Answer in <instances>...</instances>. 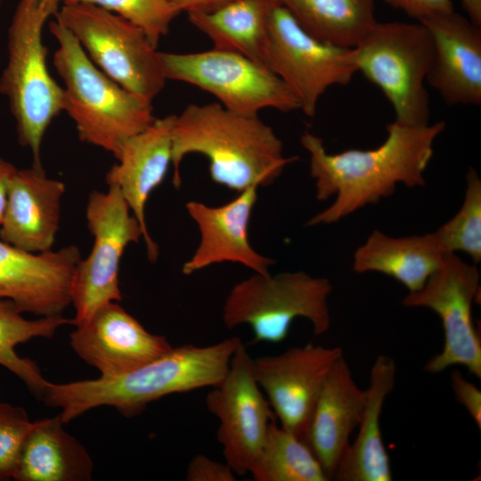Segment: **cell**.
Masks as SVG:
<instances>
[{"mask_svg":"<svg viewBox=\"0 0 481 481\" xmlns=\"http://www.w3.org/2000/svg\"><path fill=\"white\" fill-rule=\"evenodd\" d=\"M418 21L438 13L454 10L452 0H383ZM469 19L481 26V0H461Z\"/></svg>","mask_w":481,"mask_h":481,"instance_id":"obj_32","label":"cell"},{"mask_svg":"<svg viewBox=\"0 0 481 481\" xmlns=\"http://www.w3.org/2000/svg\"><path fill=\"white\" fill-rule=\"evenodd\" d=\"M60 4L59 0H20L9 27L8 59L0 77V94L8 101L18 141L30 151L36 167H42L44 135L62 111V87L49 72L42 37L46 20Z\"/></svg>","mask_w":481,"mask_h":481,"instance_id":"obj_5","label":"cell"},{"mask_svg":"<svg viewBox=\"0 0 481 481\" xmlns=\"http://www.w3.org/2000/svg\"><path fill=\"white\" fill-rule=\"evenodd\" d=\"M444 127V121L423 126L394 121L387 126V138L379 146L339 153L327 152L322 139L305 132L300 142L310 155L316 198L325 200L336 195L334 202L307 225L335 223L391 195L397 183L424 185L423 174L433 156V144Z\"/></svg>","mask_w":481,"mask_h":481,"instance_id":"obj_1","label":"cell"},{"mask_svg":"<svg viewBox=\"0 0 481 481\" xmlns=\"http://www.w3.org/2000/svg\"><path fill=\"white\" fill-rule=\"evenodd\" d=\"M88 3L110 11L137 26L157 47L182 11L168 0H59Z\"/></svg>","mask_w":481,"mask_h":481,"instance_id":"obj_30","label":"cell"},{"mask_svg":"<svg viewBox=\"0 0 481 481\" xmlns=\"http://www.w3.org/2000/svg\"><path fill=\"white\" fill-rule=\"evenodd\" d=\"M62 182L48 177L43 167L17 169L0 224V239L26 251L51 250L59 229Z\"/></svg>","mask_w":481,"mask_h":481,"instance_id":"obj_20","label":"cell"},{"mask_svg":"<svg viewBox=\"0 0 481 481\" xmlns=\"http://www.w3.org/2000/svg\"><path fill=\"white\" fill-rule=\"evenodd\" d=\"M49 30L58 43L53 62L63 82L62 111L74 122L82 142L117 159L124 143L155 119L151 102L99 69L57 20L49 23Z\"/></svg>","mask_w":481,"mask_h":481,"instance_id":"obj_4","label":"cell"},{"mask_svg":"<svg viewBox=\"0 0 481 481\" xmlns=\"http://www.w3.org/2000/svg\"><path fill=\"white\" fill-rule=\"evenodd\" d=\"M365 404L344 355L332 366L314 404L305 442L329 479L346 451Z\"/></svg>","mask_w":481,"mask_h":481,"instance_id":"obj_21","label":"cell"},{"mask_svg":"<svg viewBox=\"0 0 481 481\" xmlns=\"http://www.w3.org/2000/svg\"><path fill=\"white\" fill-rule=\"evenodd\" d=\"M257 200V186H251L219 207L194 200L186 203L201 238L192 258L183 265L184 274L223 262L240 263L264 275L270 273L268 268L274 261L257 253L249 240V220Z\"/></svg>","mask_w":481,"mask_h":481,"instance_id":"obj_18","label":"cell"},{"mask_svg":"<svg viewBox=\"0 0 481 481\" xmlns=\"http://www.w3.org/2000/svg\"><path fill=\"white\" fill-rule=\"evenodd\" d=\"M249 473L256 481L330 480L308 444L274 420Z\"/></svg>","mask_w":481,"mask_h":481,"instance_id":"obj_28","label":"cell"},{"mask_svg":"<svg viewBox=\"0 0 481 481\" xmlns=\"http://www.w3.org/2000/svg\"><path fill=\"white\" fill-rule=\"evenodd\" d=\"M73 323V319L62 314L28 320L12 301L0 298V365L12 372L41 400L48 380L34 361L20 357L15 348L35 338H51L61 326Z\"/></svg>","mask_w":481,"mask_h":481,"instance_id":"obj_27","label":"cell"},{"mask_svg":"<svg viewBox=\"0 0 481 481\" xmlns=\"http://www.w3.org/2000/svg\"><path fill=\"white\" fill-rule=\"evenodd\" d=\"M265 66L288 86L299 110L310 118L328 88L347 85L358 72L354 48L314 37L279 1L269 19Z\"/></svg>","mask_w":481,"mask_h":481,"instance_id":"obj_11","label":"cell"},{"mask_svg":"<svg viewBox=\"0 0 481 481\" xmlns=\"http://www.w3.org/2000/svg\"><path fill=\"white\" fill-rule=\"evenodd\" d=\"M185 479L188 481H234L235 473L224 462L198 454L190 461Z\"/></svg>","mask_w":481,"mask_h":481,"instance_id":"obj_33","label":"cell"},{"mask_svg":"<svg viewBox=\"0 0 481 481\" xmlns=\"http://www.w3.org/2000/svg\"><path fill=\"white\" fill-rule=\"evenodd\" d=\"M54 16L94 65L118 85L151 102L162 91L167 79L160 52L143 29L88 3H61Z\"/></svg>","mask_w":481,"mask_h":481,"instance_id":"obj_8","label":"cell"},{"mask_svg":"<svg viewBox=\"0 0 481 481\" xmlns=\"http://www.w3.org/2000/svg\"><path fill=\"white\" fill-rule=\"evenodd\" d=\"M396 366L393 358L379 355L370 371L365 389V404L356 428L357 436L350 442L331 479L338 481H391L389 455L384 444L380 417L387 395L395 381Z\"/></svg>","mask_w":481,"mask_h":481,"instance_id":"obj_22","label":"cell"},{"mask_svg":"<svg viewBox=\"0 0 481 481\" xmlns=\"http://www.w3.org/2000/svg\"><path fill=\"white\" fill-rule=\"evenodd\" d=\"M342 356L340 347L307 344L253 358L255 378L281 426L304 441L325 379Z\"/></svg>","mask_w":481,"mask_h":481,"instance_id":"obj_14","label":"cell"},{"mask_svg":"<svg viewBox=\"0 0 481 481\" xmlns=\"http://www.w3.org/2000/svg\"><path fill=\"white\" fill-rule=\"evenodd\" d=\"M446 253L462 251L475 264L481 261V181L469 168L461 208L447 223L433 232Z\"/></svg>","mask_w":481,"mask_h":481,"instance_id":"obj_29","label":"cell"},{"mask_svg":"<svg viewBox=\"0 0 481 481\" xmlns=\"http://www.w3.org/2000/svg\"><path fill=\"white\" fill-rule=\"evenodd\" d=\"M86 216L94 244L89 255L77 264L72 277L75 326L103 305L122 299L118 280L122 255L130 243L144 240L140 223L115 185L109 184L107 192L90 193Z\"/></svg>","mask_w":481,"mask_h":481,"instance_id":"obj_10","label":"cell"},{"mask_svg":"<svg viewBox=\"0 0 481 481\" xmlns=\"http://www.w3.org/2000/svg\"><path fill=\"white\" fill-rule=\"evenodd\" d=\"M17 168L9 161L0 157V224L2 223L11 182Z\"/></svg>","mask_w":481,"mask_h":481,"instance_id":"obj_35","label":"cell"},{"mask_svg":"<svg viewBox=\"0 0 481 481\" xmlns=\"http://www.w3.org/2000/svg\"><path fill=\"white\" fill-rule=\"evenodd\" d=\"M206 404L219 420L216 437L225 463L237 475L249 473L275 415L255 378L253 358L242 342L224 378L207 395Z\"/></svg>","mask_w":481,"mask_h":481,"instance_id":"obj_13","label":"cell"},{"mask_svg":"<svg viewBox=\"0 0 481 481\" xmlns=\"http://www.w3.org/2000/svg\"><path fill=\"white\" fill-rule=\"evenodd\" d=\"M479 279L475 265L467 264L455 253H445L440 267L424 286L404 298V306L429 308L442 322L443 349L428 361L425 371L440 373L461 365L481 379V339L472 319Z\"/></svg>","mask_w":481,"mask_h":481,"instance_id":"obj_12","label":"cell"},{"mask_svg":"<svg viewBox=\"0 0 481 481\" xmlns=\"http://www.w3.org/2000/svg\"><path fill=\"white\" fill-rule=\"evenodd\" d=\"M69 344L81 360L103 377L132 371L173 347L165 337L149 332L118 302L103 305L77 325Z\"/></svg>","mask_w":481,"mask_h":481,"instance_id":"obj_16","label":"cell"},{"mask_svg":"<svg viewBox=\"0 0 481 481\" xmlns=\"http://www.w3.org/2000/svg\"><path fill=\"white\" fill-rule=\"evenodd\" d=\"M205 156L214 183L241 192L267 186L298 159L283 155L282 143L258 115L231 111L219 102L191 103L175 115L172 130L173 184L181 185L180 165L189 154Z\"/></svg>","mask_w":481,"mask_h":481,"instance_id":"obj_3","label":"cell"},{"mask_svg":"<svg viewBox=\"0 0 481 481\" xmlns=\"http://www.w3.org/2000/svg\"><path fill=\"white\" fill-rule=\"evenodd\" d=\"M277 1L234 0L211 12L187 14L214 48L242 54L265 66L269 19Z\"/></svg>","mask_w":481,"mask_h":481,"instance_id":"obj_25","label":"cell"},{"mask_svg":"<svg viewBox=\"0 0 481 481\" xmlns=\"http://www.w3.org/2000/svg\"><path fill=\"white\" fill-rule=\"evenodd\" d=\"M451 384L455 399L466 409L475 424L481 428V391L473 383L454 371L451 374Z\"/></svg>","mask_w":481,"mask_h":481,"instance_id":"obj_34","label":"cell"},{"mask_svg":"<svg viewBox=\"0 0 481 481\" xmlns=\"http://www.w3.org/2000/svg\"><path fill=\"white\" fill-rule=\"evenodd\" d=\"M331 289L328 279L304 272L274 276L255 273L230 290L223 321L229 330L248 324L256 342L283 341L298 317L308 320L314 334L322 336L330 326L328 298Z\"/></svg>","mask_w":481,"mask_h":481,"instance_id":"obj_7","label":"cell"},{"mask_svg":"<svg viewBox=\"0 0 481 481\" xmlns=\"http://www.w3.org/2000/svg\"><path fill=\"white\" fill-rule=\"evenodd\" d=\"M354 49L357 70L382 91L394 109L395 121L428 124L425 83L433 45L427 29L419 21L376 22Z\"/></svg>","mask_w":481,"mask_h":481,"instance_id":"obj_6","label":"cell"},{"mask_svg":"<svg viewBox=\"0 0 481 481\" xmlns=\"http://www.w3.org/2000/svg\"><path fill=\"white\" fill-rule=\"evenodd\" d=\"M182 12H211L234 0H168Z\"/></svg>","mask_w":481,"mask_h":481,"instance_id":"obj_36","label":"cell"},{"mask_svg":"<svg viewBox=\"0 0 481 481\" xmlns=\"http://www.w3.org/2000/svg\"><path fill=\"white\" fill-rule=\"evenodd\" d=\"M241 343L232 337L206 346L172 347L155 360L125 374L68 383L47 382L41 400L59 408L64 424L100 406L131 418L164 396L214 387L225 375Z\"/></svg>","mask_w":481,"mask_h":481,"instance_id":"obj_2","label":"cell"},{"mask_svg":"<svg viewBox=\"0 0 481 481\" xmlns=\"http://www.w3.org/2000/svg\"><path fill=\"white\" fill-rule=\"evenodd\" d=\"M445 253L433 232L394 238L375 230L356 249L353 269L384 273L413 292L440 267Z\"/></svg>","mask_w":481,"mask_h":481,"instance_id":"obj_24","label":"cell"},{"mask_svg":"<svg viewBox=\"0 0 481 481\" xmlns=\"http://www.w3.org/2000/svg\"><path fill=\"white\" fill-rule=\"evenodd\" d=\"M433 45L427 83L451 105L481 103V29L454 10L419 20Z\"/></svg>","mask_w":481,"mask_h":481,"instance_id":"obj_17","label":"cell"},{"mask_svg":"<svg viewBox=\"0 0 481 481\" xmlns=\"http://www.w3.org/2000/svg\"><path fill=\"white\" fill-rule=\"evenodd\" d=\"M167 79L184 82L214 95L225 109L258 115L271 108L282 112L299 110L288 86L269 68L230 51L160 53Z\"/></svg>","mask_w":481,"mask_h":481,"instance_id":"obj_9","label":"cell"},{"mask_svg":"<svg viewBox=\"0 0 481 481\" xmlns=\"http://www.w3.org/2000/svg\"><path fill=\"white\" fill-rule=\"evenodd\" d=\"M3 1H4V0H0V5H1V4H2Z\"/></svg>","mask_w":481,"mask_h":481,"instance_id":"obj_37","label":"cell"},{"mask_svg":"<svg viewBox=\"0 0 481 481\" xmlns=\"http://www.w3.org/2000/svg\"><path fill=\"white\" fill-rule=\"evenodd\" d=\"M175 115L157 118L122 146L118 163L106 175L107 184L117 186L144 232L147 257L155 262L159 248L145 221V205L162 183L172 163V130Z\"/></svg>","mask_w":481,"mask_h":481,"instance_id":"obj_19","label":"cell"},{"mask_svg":"<svg viewBox=\"0 0 481 481\" xmlns=\"http://www.w3.org/2000/svg\"><path fill=\"white\" fill-rule=\"evenodd\" d=\"M32 426L23 407L0 402V481L13 478Z\"/></svg>","mask_w":481,"mask_h":481,"instance_id":"obj_31","label":"cell"},{"mask_svg":"<svg viewBox=\"0 0 481 481\" xmlns=\"http://www.w3.org/2000/svg\"><path fill=\"white\" fill-rule=\"evenodd\" d=\"M60 416L33 421L13 476L17 481H88L93 460Z\"/></svg>","mask_w":481,"mask_h":481,"instance_id":"obj_23","label":"cell"},{"mask_svg":"<svg viewBox=\"0 0 481 481\" xmlns=\"http://www.w3.org/2000/svg\"><path fill=\"white\" fill-rule=\"evenodd\" d=\"M314 37L355 48L377 22L374 0H278Z\"/></svg>","mask_w":481,"mask_h":481,"instance_id":"obj_26","label":"cell"},{"mask_svg":"<svg viewBox=\"0 0 481 481\" xmlns=\"http://www.w3.org/2000/svg\"><path fill=\"white\" fill-rule=\"evenodd\" d=\"M81 259L75 245L34 253L0 240V298L22 313L60 315L71 305V282Z\"/></svg>","mask_w":481,"mask_h":481,"instance_id":"obj_15","label":"cell"}]
</instances>
